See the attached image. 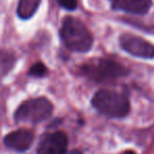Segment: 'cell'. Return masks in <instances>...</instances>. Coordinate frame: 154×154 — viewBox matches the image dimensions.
Segmentation results:
<instances>
[{"label":"cell","mask_w":154,"mask_h":154,"mask_svg":"<svg viewBox=\"0 0 154 154\" xmlns=\"http://www.w3.org/2000/svg\"><path fill=\"white\" fill-rule=\"evenodd\" d=\"M60 37L63 45L74 52H88L93 45V37L84 22L70 16L62 21Z\"/></svg>","instance_id":"1"},{"label":"cell","mask_w":154,"mask_h":154,"mask_svg":"<svg viewBox=\"0 0 154 154\" xmlns=\"http://www.w3.org/2000/svg\"><path fill=\"white\" fill-rule=\"evenodd\" d=\"M92 106L109 117L122 118L130 112V101L125 94L112 90H99L92 98Z\"/></svg>","instance_id":"2"},{"label":"cell","mask_w":154,"mask_h":154,"mask_svg":"<svg viewBox=\"0 0 154 154\" xmlns=\"http://www.w3.org/2000/svg\"><path fill=\"white\" fill-rule=\"evenodd\" d=\"M82 73L96 82H109L128 74V69L122 64L108 59H95L84 64Z\"/></svg>","instance_id":"3"},{"label":"cell","mask_w":154,"mask_h":154,"mask_svg":"<svg viewBox=\"0 0 154 154\" xmlns=\"http://www.w3.org/2000/svg\"><path fill=\"white\" fill-rule=\"evenodd\" d=\"M53 113V105L45 97L32 98L22 103L15 112V120L37 124L48 119Z\"/></svg>","instance_id":"4"},{"label":"cell","mask_w":154,"mask_h":154,"mask_svg":"<svg viewBox=\"0 0 154 154\" xmlns=\"http://www.w3.org/2000/svg\"><path fill=\"white\" fill-rule=\"evenodd\" d=\"M120 47L130 55L151 59L154 57V45L136 35L122 34L119 38Z\"/></svg>","instance_id":"5"},{"label":"cell","mask_w":154,"mask_h":154,"mask_svg":"<svg viewBox=\"0 0 154 154\" xmlns=\"http://www.w3.org/2000/svg\"><path fill=\"white\" fill-rule=\"evenodd\" d=\"M68 147V137L66 133L57 132L48 133L41 137L39 143L38 154H66Z\"/></svg>","instance_id":"6"},{"label":"cell","mask_w":154,"mask_h":154,"mask_svg":"<svg viewBox=\"0 0 154 154\" xmlns=\"http://www.w3.org/2000/svg\"><path fill=\"white\" fill-rule=\"evenodd\" d=\"M33 140H34V135L31 131L20 129V130L9 133L5 137V145L14 151L24 152L30 149Z\"/></svg>","instance_id":"7"},{"label":"cell","mask_w":154,"mask_h":154,"mask_svg":"<svg viewBox=\"0 0 154 154\" xmlns=\"http://www.w3.org/2000/svg\"><path fill=\"white\" fill-rule=\"evenodd\" d=\"M110 2L114 10L136 15L146 14L152 5V0H110Z\"/></svg>","instance_id":"8"},{"label":"cell","mask_w":154,"mask_h":154,"mask_svg":"<svg viewBox=\"0 0 154 154\" xmlns=\"http://www.w3.org/2000/svg\"><path fill=\"white\" fill-rule=\"evenodd\" d=\"M41 0H19L17 15L21 19H30L38 10Z\"/></svg>","instance_id":"9"},{"label":"cell","mask_w":154,"mask_h":154,"mask_svg":"<svg viewBox=\"0 0 154 154\" xmlns=\"http://www.w3.org/2000/svg\"><path fill=\"white\" fill-rule=\"evenodd\" d=\"M14 64V57L9 53L3 52L1 55V71H2V75H5V73L10 72L11 68Z\"/></svg>","instance_id":"10"},{"label":"cell","mask_w":154,"mask_h":154,"mask_svg":"<svg viewBox=\"0 0 154 154\" xmlns=\"http://www.w3.org/2000/svg\"><path fill=\"white\" fill-rule=\"evenodd\" d=\"M48 74V69L42 62H37L35 63L29 71V75L35 77H43Z\"/></svg>","instance_id":"11"},{"label":"cell","mask_w":154,"mask_h":154,"mask_svg":"<svg viewBox=\"0 0 154 154\" xmlns=\"http://www.w3.org/2000/svg\"><path fill=\"white\" fill-rule=\"evenodd\" d=\"M57 1L62 8L69 11H73L77 8V0H57Z\"/></svg>","instance_id":"12"},{"label":"cell","mask_w":154,"mask_h":154,"mask_svg":"<svg viewBox=\"0 0 154 154\" xmlns=\"http://www.w3.org/2000/svg\"><path fill=\"white\" fill-rule=\"evenodd\" d=\"M69 154H82L80 151H78V150H73V151H71Z\"/></svg>","instance_id":"13"},{"label":"cell","mask_w":154,"mask_h":154,"mask_svg":"<svg viewBox=\"0 0 154 154\" xmlns=\"http://www.w3.org/2000/svg\"><path fill=\"white\" fill-rule=\"evenodd\" d=\"M125 154H135L134 152H132V151H128V152H126Z\"/></svg>","instance_id":"14"}]
</instances>
